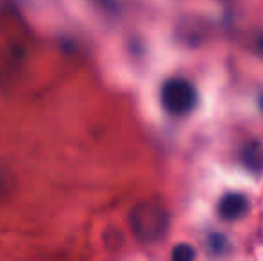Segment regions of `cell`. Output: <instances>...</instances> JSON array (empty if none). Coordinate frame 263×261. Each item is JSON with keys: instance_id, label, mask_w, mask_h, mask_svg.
Listing matches in <instances>:
<instances>
[{"instance_id": "obj_1", "label": "cell", "mask_w": 263, "mask_h": 261, "mask_svg": "<svg viewBox=\"0 0 263 261\" xmlns=\"http://www.w3.org/2000/svg\"><path fill=\"white\" fill-rule=\"evenodd\" d=\"M131 227L135 236L143 244H153L165 236L168 229V213L161 204L140 202L131 211Z\"/></svg>"}, {"instance_id": "obj_2", "label": "cell", "mask_w": 263, "mask_h": 261, "mask_svg": "<svg viewBox=\"0 0 263 261\" xmlns=\"http://www.w3.org/2000/svg\"><path fill=\"white\" fill-rule=\"evenodd\" d=\"M161 106L172 116H186L197 108L199 95L194 84L181 77H172L161 86Z\"/></svg>"}, {"instance_id": "obj_3", "label": "cell", "mask_w": 263, "mask_h": 261, "mask_svg": "<svg viewBox=\"0 0 263 261\" xmlns=\"http://www.w3.org/2000/svg\"><path fill=\"white\" fill-rule=\"evenodd\" d=\"M218 215L222 220L226 222H236L242 216L247 215L249 211V200L243 193L238 192H229L226 195H222V198L218 200V208H217Z\"/></svg>"}, {"instance_id": "obj_4", "label": "cell", "mask_w": 263, "mask_h": 261, "mask_svg": "<svg viewBox=\"0 0 263 261\" xmlns=\"http://www.w3.org/2000/svg\"><path fill=\"white\" fill-rule=\"evenodd\" d=\"M240 161L251 172H263V143L258 139H249L240 149Z\"/></svg>"}, {"instance_id": "obj_5", "label": "cell", "mask_w": 263, "mask_h": 261, "mask_svg": "<svg viewBox=\"0 0 263 261\" xmlns=\"http://www.w3.org/2000/svg\"><path fill=\"white\" fill-rule=\"evenodd\" d=\"M195 258V251L192 245L188 244H177L172 251V259L174 261H192Z\"/></svg>"}, {"instance_id": "obj_6", "label": "cell", "mask_w": 263, "mask_h": 261, "mask_svg": "<svg viewBox=\"0 0 263 261\" xmlns=\"http://www.w3.org/2000/svg\"><path fill=\"white\" fill-rule=\"evenodd\" d=\"M226 247H228V242H226L224 236H220V234H213V236H210V251L211 252H215V254H222Z\"/></svg>"}, {"instance_id": "obj_7", "label": "cell", "mask_w": 263, "mask_h": 261, "mask_svg": "<svg viewBox=\"0 0 263 261\" xmlns=\"http://www.w3.org/2000/svg\"><path fill=\"white\" fill-rule=\"evenodd\" d=\"M260 108H261V109H263V97H261V98H260Z\"/></svg>"}]
</instances>
